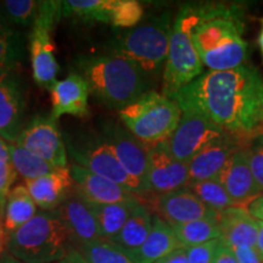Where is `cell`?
Here are the masks:
<instances>
[{
	"mask_svg": "<svg viewBox=\"0 0 263 263\" xmlns=\"http://www.w3.org/2000/svg\"><path fill=\"white\" fill-rule=\"evenodd\" d=\"M246 150L250 168L263 195V132L259 130L256 136L252 137Z\"/></svg>",
	"mask_w": 263,
	"mask_h": 263,
	"instance_id": "obj_35",
	"label": "cell"
},
{
	"mask_svg": "<svg viewBox=\"0 0 263 263\" xmlns=\"http://www.w3.org/2000/svg\"><path fill=\"white\" fill-rule=\"evenodd\" d=\"M9 234L4 227V205H0V258L8 252Z\"/></svg>",
	"mask_w": 263,
	"mask_h": 263,
	"instance_id": "obj_41",
	"label": "cell"
},
{
	"mask_svg": "<svg viewBox=\"0 0 263 263\" xmlns=\"http://www.w3.org/2000/svg\"><path fill=\"white\" fill-rule=\"evenodd\" d=\"M41 5L35 0H5L0 3V10L12 26L29 27L34 25Z\"/></svg>",
	"mask_w": 263,
	"mask_h": 263,
	"instance_id": "obj_33",
	"label": "cell"
},
{
	"mask_svg": "<svg viewBox=\"0 0 263 263\" xmlns=\"http://www.w3.org/2000/svg\"><path fill=\"white\" fill-rule=\"evenodd\" d=\"M66 147L74 164L120 184L138 196L149 193L143 183L123 168L101 134H83L72 139L67 138Z\"/></svg>",
	"mask_w": 263,
	"mask_h": 263,
	"instance_id": "obj_8",
	"label": "cell"
},
{
	"mask_svg": "<svg viewBox=\"0 0 263 263\" xmlns=\"http://www.w3.org/2000/svg\"><path fill=\"white\" fill-rule=\"evenodd\" d=\"M70 172L74 182V193L90 203L105 205L139 199V196L124 186L90 172L78 164H72Z\"/></svg>",
	"mask_w": 263,
	"mask_h": 263,
	"instance_id": "obj_17",
	"label": "cell"
},
{
	"mask_svg": "<svg viewBox=\"0 0 263 263\" xmlns=\"http://www.w3.org/2000/svg\"><path fill=\"white\" fill-rule=\"evenodd\" d=\"M78 71L101 103L122 110L150 91L151 80L127 59L115 54L78 59Z\"/></svg>",
	"mask_w": 263,
	"mask_h": 263,
	"instance_id": "obj_3",
	"label": "cell"
},
{
	"mask_svg": "<svg viewBox=\"0 0 263 263\" xmlns=\"http://www.w3.org/2000/svg\"><path fill=\"white\" fill-rule=\"evenodd\" d=\"M6 162H11V160H10V145L0 137V163Z\"/></svg>",
	"mask_w": 263,
	"mask_h": 263,
	"instance_id": "obj_44",
	"label": "cell"
},
{
	"mask_svg": "<svg viewBox=\"0 0 263 263\" xmlns=\"http://www.w3.org/2000/svg\"><path fill=\"white\" fill-rule=\"evenodd\" d=\"M26 100L16 71L0 72V137L14 144L25 128Z\"/></svg>",
	"mask_w": 263,
	"mask_h": 263,
	"instance_id": "obj_15",
	"label": "cell"
},
{
	"mask_svg": "<svg viewBox=\"0 0 263 263\" xmlns=\"http://www.w3.org/2000/svg\"><path fill=\"white\" fill-rule=\"evenodd\" d=\"M0 263H24V262L18 261V259L15 258L14 256L10 255L9 252H6V254L0 258Z\"/></svg>",
	"mask_w": 263,
	"mask_h": 263,
	"instance_id": "obj_46",
	"label": "cell"
},
{
	"mask_svg": "<svg viewBox=\"0 0 263 263\" xmlns=\"http://www.w3.org/2000/svg\"><path fill=\"white\" fill-rule=\"evenodd\" d=\"M73 249L57 210L39 211L8 240L9 254L24 263H57Z\"/></svg>",
	"mask_w": 263,
	"mask_h": 263,
	"instance_id": "obj_4",
	"label": "cell"
},
{
	"mask_svg": "<svg viewBox=\"0 0 263 263\" xmlns=\"http://www.w3.org/2000/svg\"><path fill=\"white\" fill-rule=\"evenodd\" d=\"M251 139L252 137H242L226 132L221 137L211 141L188 163L189 184L201 180L218 179L219 174L236 151L248 146Z\"/></svg>",
	"mask_w": 263,
	"mask_h": 263,
	"instance_id": "obj_13",
	"label": "cell"
},
{
	"mask_svg": "<svg viewBox=\"0 0 263 263\" xmlns=\"http://www.w3.org/2000/svg\"><path fill=\"white\" fill-rule=\"evenodd\" d=\"M62 17V2H42L41 10L28 37L33 80L39 87L50 89L57 82L59 64L51 33Z\"/></svg>",
	"mask_w": 263,
	"mask_h": 263,
	"instance_id": "obj_9",
	"label": "cell"
},
{
	"mask_svg": "<svg viewBox=\"0 0 263 263\" xmlns=\"http://www.w3.org/2000/svg\"><path fill=\"white\" fill-rule=\"evenodd\" d=\"M144 16V8L137 0H112L110 25L116 28H134Z\"/></svg>",
	"mask_w": 263,
	"mask_h": 263,
	"instance_id": "obj_34",
	"label": "cell"
},
{
	"mask_svg": "<svg viewBox=\"0 0 263 263\" xmlns=\"http://www.w3.org/2000/svg\"><path fill=\"white\" fill-rule=\"evenodd\" d=\"M155 263H189L188 255H186V249L179 248L174 250L173 252H171V254L164 256L163 258L159 259V261Z\"/></svg>",
	"mask_w": 263,
	"mask_h": 263,
	"instance_id": "obj_40",
	"label": "cell"
},
{
	"mask_svg": "<svg viewBox=\"0 0 263 263\" xmlns=\"http://www.w3.org/2000/svg\"><path fill=\"white\" fill-rule=\"evenodd\" d=\"M138 202H140L139 199L117 203H105V205L88 202L91 212L97 218L101 238L107 240L115 238L122 230Z\"/></svg>",
	"mask_w": 263,
	"mask_h": 263,
	"instance_id": "obj_26",
	"label": "cell"
},
{
	"mask_svg": "<svg viewBox=\"0 0 263 263\" xmlns=\"http://www.w3.org/2000/svg\"><path fill=\"white\" fill-rule=\"evenodd\" d=\"M234 252L238 263H263V259L258 255L257 250L250 246H238V248H230Z\"/></svg>",
	"mask_w": 263,
	"mask_h": 263,
	"instance_id": "obj_38",
	"label": "cell"
},
{
	"mask_svg": "<svg viewBox=\"0 0 263 263\" xmlns=\"http://www.w3.org/2000/svg\"><path fill=\"white\" fill-rule=\"evenodd\" d=\"M188 188L205 205L211 207L212 210H215L217 212H222L224 210L236 207L235 202L229 196L224 185L218 179H209L192 183L189 184Z\"/></svg>",
	"mask_w": 263,
	"mask_h": 263,
	"instance_id": "obj_32",
	"label": "cell"
},
{
	"mask_svg": "<svg viewBox=\"0 0 263 263\" xmlns=\"http://www.w3.org/2000/svg\"><path fill=\"white\" fill-rule=\"evenodd\" d=\"M171 227H172L180 246L185 249L222 238L218 217L217 218L199 219V221Z\"/></svg>",
	"mask_w": 263,
	"mask_h": 263,
	"instance_id": "obj_27",
	"label": "cell"
},
{
	"mask_svg": "<svg viewBox=\"0 0 263 263\" xmlns=\"http://www.w3.org/2000/svg\"><path fill=\"white\" fill-rule=\"evenodd\" d=\"M57 263H87L85 259L83 258V256L81 255V252L78 250L73 249L72 251L68 252V255L64 257L60 261Z\"/></svg>",
	"mask_w": 263,
	"mask_h": 263,
	"instance_id": "obj_43",
	"label": "cell"
},
{
	"mask_svg": "<svg viewBox=\"0 0 263 263\" xmlns=\"http://www.w3.org/2000/svg\"><path fill=\"white\" fill-rule=\"evenodd\" d=\"M38 206L33 201L25 185H16L10 190L4 203V227L12 234L37 215Z\"/></svg>",
	"mask_w": 263,
	"mask_h": 263,
	"instance_id": "obj_24",
	"label": "cell"
},
{
	"mask_svg": "<svg viewBox=\"0 0 263 263\" xmlns=\"http://www.w3.org/2000/svg\"><path fill=\"white\" fill-rule=\"evenodd\" d=\"M262 126H263V117H262Z\"/></svg>",
	"mask_w": 263,
	"mask_h": 263,
	"instance_id": "obj_48",
	"label": "cell"
},
{
	"mask_svg": "<svg viewBox=\"0 0 263 263\" xmlns=\"http://www.w3.org/2000/svg\"><path fill=\"white\" fill-rule=\"evenodd\" d=\"M24 185L42 211H55L74 192V182L68 167L41 178L25 180Z\"/></svg>",
	"mask_w": 263,
	"mask_h": 263,
	"instance_id": "obj_21",
	"label": "cell"
},
{
	"mask_svg": "<svg viewBox=\"0 0 263 263\" xmlns=\"http://www.w3.org/2000/svg\"><path fill=\"white\" fill-rule=\"evenodd\" d=\"M213 263H238V259H236L233 250L223 240L219 241Z\"/></svg>",
	"mask_w": 263,
	"mask_h": 263,
	"instance_id": "obj_39",
	"label": "cell"
},
{
	"mask_svg": "<svg viewBox=\"0 0 263 263\" xmlns=\"http://www.w3.org/2000/svg\"><path fill=\"white\" fill-rule=\"evenodd\" d=\"M200 20V5H184L173 21L168 57L163 70V89L172 98L177 91L203 73V66L194 44L193 33Z\"/></svg>",
	"mask_w": 263,
	"mask_h": 263,
	"instance_id": "obj_5",
	"label": "cell"
},
{
	"mask_svg": "<svg viewBox=\"0 0 263 263\" xmlns=\"http://www.w3.org/2000/svg\"><path fill=\"white\" fill-rule=\"evenodd\" d=\"M16 144L58 168L67 167V147L57 120L51 116L33 117L25 126Z\"/></svg>",
	"mask_w": 263,
	"mask_h": 263,
	"instance_id": "obj_11",
	"label": "cell"
},
{
	"mask_svg": "<svg viewBox=\"0 0 263 263\" xmlns=\"http://www.w3.org/2000/svg\"><path fill=\"white\" fill-rule=\"evenodd\" d=\"M0 205H3V203H0Z\"/></svg>",
	"mask_w": 263,
	"mask_h": 263,
	"instance_id": "obj_49",
	"label": "cell"
},
{
	"mask_svg": "<svg viewBox=\"0 0 263 263\" xmlns=\"http://www.w3.org/2000/svg\"><path fill=\"white\" fill-rule=\"evenodd\" d=\"M250 215L257 221L263 222V195L258 196L257 199H255L251 203H249V206L246 207Z\"/></svg>",
	"mask_w": 263,
	"mask_h": 263,
	"instance_id": "obj_42",
	"label": "cell"
},
{
	"mask_svg": "<svg viewBox=\"0 0 263 263\" xmlns=\"http://www.w3.org/2000/svg\"><path fill=\"white\" fill-rule=\"evenodd\" d=\"M154 209L157 216L170 226L218 217V212L205 205L188 186L163 195H156Z\"/></svg>",
	"mask_w": 263,
	"mask_h": 263,
	"instance_id": "obj_16",
	"label": "cell"
},
{
	"mask_svg": "<svg viewBox=\"0 0 263 263\" xmlns=\"http://www.w3.org/2000/svg\"><path fill=\"white\" fill-rule=\"evenodd\" d=\"M221 239L212 240L205 244L193 246L186 249L189 263H213L217 249H218Z\"/></svg>",
	"mask_w": 263,
	"mask_h": 263,
	"instance_id": "obj_36",
	"label": "cell"
},
{
	"mask_svg": "<svg viewBox=\"0 0 263 263\" xmlns=\"http://www.w3.org/2000/svg\"><path fill=\"white\" fill-rule=\"evenodd\" d=\"M87 263H134L127 250L107 239H98L77 249Z\"/></svg>",
	"mask_w": 263,
	"mask_h": 263,
	"instance_id": "obj_31",
	"label": "cell"
},
{
	"mask_svg": "<svg viewBox=\"0 0 263 263\" xmlns=\"http://www.w3.org/2000/svg\"><path fill=\"white\" fill-rule=\"evenodd\" d=\"M224 133L223 128L202 115L183 111L179 124L166 144L176 159L189 163L203 147Z\"/></svg>",
	"mask_w": 263,
	"mask_h": 263,
	"instance_id": "obj_10",
	"label": "cell"
},
{
	"mask_svg": "<svg viewBox=\"0 0 263 263\" xmlns=\"http://www.w3.org/2000/svg\"><path fill=\"white\" fill-rule=\"evenodd\" d=\"M17 178V172H16L14 164L11 162L0 163V203L4 205L6 196L12 188V184Z\"/></svg>",
	"mask_w": 263,
	"mask_h": 263,
	"instance_id": "obj_37",
	"label": "cell"
},
{
	"mask_svg": "<svg viewBox=\"0 0 263 263\" xmlns=\"http://www.w3.org/2000/svg\"><path fill=\"white\" fill-rule=\"evenodd\" d=\"M57 211L70 234L76 250L87 242L103 239L97 218L91 212L89 205L74 192Z\"/></svg>",
	"mask_w": 263,
	"mask_h": 263,
	"instance_id": "obj_20",
	"label": "cell"
},
{
	"mask_svg": "<svg viewBox=\"0 0 263 263\" xmlns=\"http://www.w3.org/2000/svg\"><path fill=\"white\" fill-rule=\"evenodd\" d=\"M258 45H259V49H261L262 60H263V18H262V27H261V32H259V35H258Z\"/></svg>",
	"mask_w": 263,
	"mask_h": 263,
	"instance_id": "obj_47",
	"label": "cell"
},
{
	"mask_svg": "<svg viewBox=\"0 0 263 263\" xmlns=\"http://www.w3.org/2000/svg\"><path fill=\"white\" fill-rule=\"evenodd\" d=\"M242 9L234 4L200 5L194 44L209 71H228L244 65L248 42L244 38Z\"/></svg>",
	"mask_w": 263,
	"mask_h": 263,
	"instance_id": "obj_2",
	"label": "cell"
},
{
	"mask_svg": "<svg viewBox=\"0 0 263 263\" xmlns=\"http://www.w3.org/2000/svg\"><path fill=\"white\" fill-rule=\"evenodd\" d=\"M153 218L154 216L151 215L149 209L141 202H138L122 230L111 239V241L127 251L137 250L149 236L153 229Z\"/></svg>",
	"mask_w": 263,
	"mask_h": 263,
	"instance_id": "obj_25",
	"label": "cell"
},
{
	"mask_svg": "<svg viewBox=\"0 0 263 263\" xmlns=\"http://www.w3.org/2000/svg\"><path fill=\"white\" fill-rule=\"evenodd\" d=\"M173 21L170 12H164L137 26L112 43V54L133 62L153 80L164 70Z\"/></svg>",
	"mask_w": 263,
	"mask_h": 263,
	"instance_id": "obj_6",
	"label": "cell"
},
{
	"mask_svg": "<svg viewBox=\"0 0 263 263\" xmlns=\"http://www.w3.org/2000/svg\"><path fill=\"white\" fill-rule=\"evenodd\" d=\"M149 193L156 195L176 192L189 185V166L176 159L166 141L149 145L147 178Z\"/></svg>",
	"mask_w": 263,
	"mask_h": 263,
	"instance_id": "obj_12",
	"label": "cell"
},
{
	"mask_svg": "<svg viewBox=\"0 0 263 263\" xmlns=\"http://www.w3.org/2000/svg\"><path fill=\"white\" fill-rule=\"evenodd\" d=\"M49 91L51 98L50 116L54 120L65 115L84 117L89 112V84L77 72L55 82Z\"/></svg>",
	"mask_w": 263,
	"mask_h": 263,
	"instance_id": "obj_18",
	"label": "cell"
},
{
	"mask_svg": "<svg viewBox=\"0 0 263 263\" xmlns=\"http://www.w3.org/2000/svg\"><path fill=\"white\" fill-rule=\"evenodd\" d=\"M111 6L112 0H67L62 2V16L110 24Z\"/></svg>",
	"mask_w": 263,
	"mask_h": 263,
	"instance_id": "obj_30",
	"label": "cell"
},
{
	"mask_svg": "<svg viewBox=\"0 0 263 263\" xmlns=\"http://www.w3.org/2000/svg\"><path fill=\"white\" fill-rule=\"evenodd\" d=\"M182 248L172 227L155 215L153 229L144 244L133 251H127L134 263H155L174 250Z\"/></svg>",
	"mask_w": 263,
	"mask_h": 263,
	"instance_id": "obj_23",
	"label": "cell"
},
{
	"mask_svg": "<svg viewBox=\"0 0 263 263\" xmlns=\"http://www.w3.org/2000/svg\"><path fill=\"white\" fill-rule=\"evenodd\" d=\"M10 145V160L14 164L16 172L25 180L37 179L41 177L57 172L58 167L52 166L41 157L35 156L31 151L22 147L18 144H9Z\"/></svg>",
	"mask_w": 263,
	"mask_h": 263,
	"instance_id": "obj_29",
	"label": "cell"
},
{
	"mask_svg": "<svg viewBox=\"0 0 263 263\" xmlns=\"http://www.w3.org/2000/svg\"><path fill=\"white\" fill-rule=\"evenodd\" d=\"M171 99L182 111L202 115L229 133L254 137L261 130L263 76L254 66L203 72Z\"/></svg>",
	"mask_w": 263,
	"mask_h": 263,
	"instance_id": "obj_1",
	"label": "cell"
},
{
	"mask_svg": "<svg viewBox=\"0 0 263 263\" xmlns=\"http://www.w3.org/2000/svg\"><path fill=\"white\" fill-rule=\"evenodd\" d=\"M255 249L257 250L258 255L261 256L263 259V222L262 221H258V236H257V241H256Z\"/></svg>",
	"mask_w": 263,
	"mask_h": 263,
	"instance_id": "obj_45",
	"label": "cell"
},
{
	"mask_svg": "<svg viewBox=\"0 0 263 263\" xmlns=\"http://www.w3.org/2000/svg\"><path fill=\"white\" fill-rule=\"evenodd\" d=\"M182 108L173 99L150 90L120 111L124 127L147 145L166 141L182 118Z\"/></svg>",
	"mask_w": 263,
	"mask_h": 263,
	"instance_id": "obj_7",
	"label": "cell"
},
{
	"mask_svg": "<svg viewBox=\"0 0 263 263\" xmlns=\"http://www.w3.org/2000/svg\"><path fill=\"white\" fill-rule=\"evenodd\" d=\"M246 147L236 151L218 177L219 182L239 207H248L249 203L262 195L250 168Z\"/></svg>",
	"mask_w": 263,
	"mask_h": 263,
	"instance_id": "obj_19",
	"label": "cell"
},
{
	"mask_svg": "<svg viewBox=\"0 0 263 263\" xmlns=\"http://www.w3.org/2000/svg\"><path fill=\"white\" fill-rule=\"evenodd\" d=\"M25 51L24 39L0 10V72L16 71Z\"/></svg>",
	"mask_w": 263,
	"mask_h": 263,
	"instance_id": "obj_28",
	"label": "cell"
},
{
	"mask_svg": "<svg viewBox=\"0 0 263 263\" xmlns=\"http://www.w3.org/2000/svg\"><path fill=\"white\" fill-rule=\"evenodd\" d=\"M222 238L229 248H255L258 236V221L250 215L246 207H232L218 212Z\"/></svg>",
	"mask_w": 263,
	"mask_h": 263,
	"instance_id": "obj_22",
	"label": "cell"
},
{
	"mask_svg": "<svg viewBox=\"0 0 263 263\" xmlns=\"http://www.w3.org/2000/svg\"><path fill=\"white\" fill-rule=\"evenodd\" d=\"M101 136L112 149L123 168L147 188L146 178L149 145L134 137L126 127L116 123H105Z\"/></svg>",
	"mask_w": 263,
	"mask_h": 263,
	"instance_id": "obj_14",
	"label": "cell"
}]
</instances>
